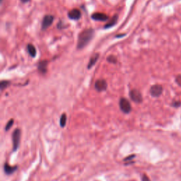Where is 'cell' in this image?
<instances>
[{"label": "cell", "instance_id": "21", "mask_svg": "<svg viewBox=\"0 0 181 181\" xmlns=\"http://www.w3.org/2000/svg\"><path fill=\"white\" fill-rule=\"evenodd\" d=\"M180 104H181V103H180V102L178 101V102H175V103H173V106H175V107H178V106H180Z\"/></svg>", "mask_w": 181, "mask_h": 181}, {"label": "cell", "instance_id": "10", "mask_svg": "<svg viewBox=\"0 0 181 181\" xmlns=\"http://www.w3.org/2000/svg\"><path fill=\"white\" fill-rule=\"evenodd\" d=\"M47 63H48V62L46 60L41 61V62H39L38 65V68L39 72L42 74H45L46 72H47Z\"/></svg>", "mask_w": 181, "mask_h": 181}, {"label": "cell", "instance_id": "13", "mask_svg": "<svg viewBox=\"0 0 181 181\" xmlns=\"http://www.w3.org/2000/svg\"><path fill=\"white\" fill-rule=\"evenodd\" d=\"M17 167L16 166H11L8 164H4V171L7 175H10V174L13 173L14 171H16Z\"/></svg>", "mask_w": 181, "mask_h": 181}, {"label": "cell", "instance_id": "20", "mask_svg": "<svg viewBox=\"0 0 181 181\" xmlns=\"http://www.w3.org/2000/svg\"><path fill=\"white\" fill-rule=\"evenodd\" d=\"M142 181H150V180L146 175H144L142 176Z\"/></svg>", "mask_w": 181, "mask_h": 181}, {"label": "cell", "instance_id": "3", "mask_svg": "<svg viewBox=\"0 0 181 181\" xmlns=\"http://www.w3.org/2000/svg\"><path fill=\"white\" fill-rule=\"evenodd\" d=\"M120 108L121 111L125 113H129L132 110L130 103L127 99L125 98H122L120 100Z\"/></svg>", "mask_w": 181, "mask_h": 181}, {"label": "cell", "instance_id": "1", "mask_svg": "<svg viewBox=\"0 0 181 181\" xmlns=\"http://www.w3.org/2000/svg\"><path fill=\"white\" fill-rule=\"evenodd\" d=\"M94 36V31L92 29H86L79 35L77 48L82 49L88 45Z\"/></svg>", "mask_w": 181, "mask_h": 181}, {"label": "cell", "instance_id": "9", "mask_svg": "<svg viewBox=\"0 0 181 181\" xmlns=\"http://www.w3.org/2000/svg\"><path fill=\"white\" fill-rule=\"evenodd\" d=\"M91 18L93 20L98 21H106L109 19V17L106 14H103V13H94L91 16Z\"/></svg>", "mask_w": 181, "mask_h": 181}, {"label": "cell", "instance_id": "14", "mask_svg": "<svg viewBox=\"0 0 181 181\" xmlns=\"http://www.w3.org/2000/svg\"><path fill=\"white\" fill-rule=\"evenodd\" d=\"M27 50H28V52H29V55H30L31 57H36L37 52H36V47H34L32 44H29V45H27Z\"/></svg>", "mask_w": 181, "mask_h": 181}, {"label": "cell", "instance_id": "2", "mask_svg": "<svg viewBox=\"0 0 181 181\" xmlns=\"http://www.w3.org/2000/svg\"><path fill=\"white\" fill-rule=\"evenodd\" d=\"M21 139V130L19 129H16L12 134L13 141V151H16L20 144Z\"/></svg>", "mask_w": 181, "mask_h": 181}, {"label": "cell", "instance_id": "22", "mask_svg": "<svg viewBox=\"0 0 181 181\" xmlns=\"http://www.w3.org/2000/svg\"><path fill=\"white\" fill-rule=\"evenodd\" d=\"M21 1H22L23 3H27L29 2V1H30V0H21Z\"/></svg>", "mask_w": 181, "mask_h": 181}, {"label": "cell", "instance_id": "4", "mask_svg": "<svg viewBox=\"0 0 181 181\" xmlns=\"http://www.w3.org/2000/svg\"><path fill=\"white\" fill-rule=\"evenodd\" d=\"M129 96H130L131 99L135 103H139L142 101V96L140 91L136 89H133L130 90L129 92Z\"/></svg>", "mask_w": 181, "mask_h": 181}, {"label": "cell", "instance_id": "19", "mask_svg": "<svg viewBox=\"0 0 181 181\" xmlns=\"http://www.w3.org/2000/svg\"><path fill=\"white\" fill-rule=\"evenodd\" d=\"M176 81H177V83L179 85L181 86V76H179V77H177V79H176Z\"/></svg>", "mask_w": 181, "mask_h": 181}, {"label": "cell", "instance_id": "6", "mask_svg": "<svg viewBox=\"0 0 181 181\" xmlns=\"http://www.w3.org/2000/svg\"><path fill=\"white\" fill-rule=\"evenodd\" d=\"M54 21V16L52 15H46L43 18L42 22V30H46L52 25Z\"/></svg>", "mask_w": 181, "mask_h": 181}, {"label": "cell", "instance_id": "17", "mask_svg": "<svg viewBox=\"0 0 181 181\" xmlns=\"http://www.w3.org/2000/svg\"><path fill=\"white\" fill-rule=\"evenodd\" d=\"M107 60H108V62H109L110 63L112 64H116L117 62V58L116 56L114 55H110L109 57L107 58Z\"/></svg>", "mask_w": 181, "mask_h": 181}, {"label": "cell", "instance_id": "12", "mask_svg": "<svg viewBox=\"0 0 181 181\" xmlns=\"http://www.w3.org/2000/svg\"><path fill=\"white\" fill-rule=\"evenodd\" d=\"M118 15H115L113 18L108 22V24H106L104 26V29H110V28L113 27L117 24V21H118Z\"/></svg>", "mask_w": 181, "mask_h": 181}, {"label": "cell", "instance_id": "5", "mask_svg": "<svg viewBox=\"0 0 181 181\" xmlns=\"http://www.w3.org/2000/svg\"><path fill=\"white\" fill-rule=\"evenodd\" d=\"M163 93L162 86L159 84H155L151 87L150 93L153 97H159Z\"/></svg>", "mask_w": 181, "mask_h": 181}, {"label": "cell", "instance_id": "16", "mask_svg": "<svg viewBox=\"0 0 181 181\" xmlns=\"http://www.w3.org/2000/svg\"><path fill=\"white\" fill-rule=\"evenodd\" d=\"M66 122H67V116L65 114L62 115V116L60 118V125L62 127L65 126Z\"/></svg>", "mask_w": 181, "mask_h": 181}, {"label": "cell", "instance_id": "15", "mask_svg": "<svg viewBox=\"0 0 181 181\" xmlns=\"http://www.w3.org/2000/svg\"><path fill=\"white\" fill-rule=\"evenodd\" d=\"M10 84V82L8 81H1V84H0V87H1V90H3L5 89L6 87Z\"/></svg>", "mask_w": 181, "mask_h": 181}, {"label": "cell", "instance_id": "18", "mask_svg": "<svg viewBox=\"0 0 181 181\" xmlns=\"http://www.w3.org/2000/svg\"><path fill=\"white\" fill-rule=\"evenodd\" d=\"M13 124H14V120L11 119V120H9V122H8L7 125H6L5 130H6V131H8V130H9V129H10L11 127H12Z\"/></svg>", "mask_w": 181, "mask_h": 181}, {"label": "cell", "instance_id": "11", "mask_svg": "<svg viewBox=\"0 0 181 181\" xmlns=\"http://www.w3.org/2000/svg\"><path fill=\"white\" fill-rule=\"evenodd\" d=\"M98 57H99V54L98 53H96L90 57L89 62L88 64V69H90L93 66H94V65L96 63V62L98 60Z\"/></svg>", "mask_w": 181, "mask_h": 181}, {"label": "cell", "instance_id": "8", "mask_svg": "<svg viewBox=\"0 0 181 181\" xmlns=\"http://www.w3.org/2000/svg\"><path fill=\"white\" fill-rule=\"evenodd\" d=\"M81 11L78 9H74L68 13V16L72 20H79L81 18Z\"/></svg>", "mask_w": 181, "mask_h": 181}, {"label": "cell", "instance_id": "7", "mask_svg": "<svg viewBox=\"0 0 181 181\" xmlns=\"http://www.w3.org/2000/svg\"><path fill=\"white\" fill-rule=\"evenodd\" d=\"M107 87H108V84L104 79H98L95 83V88L99 92L106 90Z\"/></svg>", "mask_w": 181, "mask_h": 181}]
</instances>
